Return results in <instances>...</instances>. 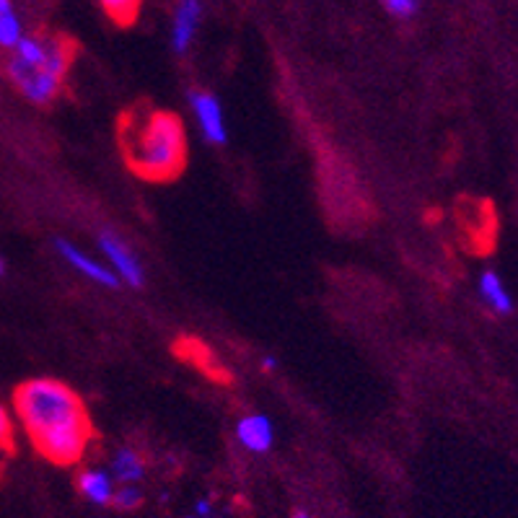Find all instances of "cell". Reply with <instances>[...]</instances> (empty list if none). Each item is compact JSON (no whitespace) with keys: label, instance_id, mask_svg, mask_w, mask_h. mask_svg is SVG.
I'll use <instances>...</instances> for the list:
<instances>
[{"label":"cell","instance_id":"8992f818","mask_svg":"<svg viewBox=\"0 0 518 518\" xmlns=\"http://www.w3.org/2000/svg\"><path fill=\"white\" fill-rule=\"evenodd\" d=\"M99 247H102L104 257L112 262L117 278L125 280L127 285H133V288L143 285V280H146L143 267H140L138 257L125 247V241H122L120 236L112 234V231H102V234H99Z\"/></svg>","mask_w":518,"mask_h":518},{"label":"cell","instance_id":"7c38bea8","mask_svg":"<svg viewBox=\"0 0 518 518\" xmlns=\"http://www.w3.org/2000/svg\"><path fill=\"white\" fill-rule=\"evenodd\" d=\"M112 474L120 485H138L146 474V462L135 449H117L112 456Z\"/></svg>","mask_w":518,"mask_h":518},{"label":"cell","instance_id":"8fae6325","mask_svg":"<svg viewBox=\"0 0 518 518\" xmlns=\"http://www.w3.org/2000/svg\"><path fill=\"white\" fill-rule=\"evenodd\" d=\"M78 490L94 506H112L114 482L109 472H102V469H83L78 474Z\"/></svg>","mask_w":518,"mask_h":518},{"label":"cell","instance_id":"6da1fadb","mask_svg":"<svg viewBox=\"0 0 518 518\" xmlns=\"http://www.w3.org/2000/svg\"><path fill=\"white\" fill-rule=\"evenodd\" d=\"M13 410L34 449L57 467L81 462L96 438L83 399L63 381H24L13 394Z\"/></svg>","mask_w":518,"mask_h":518},{"label":"cell","instance_id":"ac0fdd59","mask_svg":"<svg viewBox=\"0 0 518 518\" xmlns=\"http://www.w3.org/2000/svg\"><path fill=\"white\" fill-rule=\"evenodd\" d=\"M381 3L397 19H412L420 8V0H381Z\"/></svg>","mask_w":518,"mask_h":518},{"label":"cell","instance_id":"ba28073f","mask_svg":"<svg viewBox=\"0 0 518 518\" xmlns=\"http://www.w3.org/2000/svg\"><path fill=\"white\" fill-rule=\"evenodd\" d=\"M174 353H177L182 361L190 363V366L200 368L208 379L218 381V384H228V381H231V373L223 368V363L218 361V355H215L203 340H197V337H179L177 345H174Z\"/></svg>","mask_w":518,"mask_h":518},{"label":"cell","instance_id":"3957f363","mask_svg":"<svg viewBox=\"0 0 518 518\" xmlns=\"http://www.w3.org/2000/svg\"><path fill=\"white\" fill-rule=\"evenodd\" d=\"M8 52L6 73L13 86L39 107L55 102L76 60V45L60 34H24Z\"/></svg>","mask_w":518,"mask_h":518},{"label":"cell","instance_id":"2e32d148","mask_svg":"<svg viewBox=\"0 0 518 518\" xmlns=\"http://www.w3.org/2000/svg\"><path fill=\"white\" fill-rule=\"evenodd\" d=\"M143 503V493H140V487L135 485H122L114 490V498H112V506L117 511H135V508Z\"/></svg>","mask_w":518,"mask_h":518},{"label":"cell","instance_id":"9c48e42d","mask_svg":"<svg viewBox=\"0 0 518 518\" xmlns=\"http://www.w3.org/2000/svg\"><path fill=\"white\" fill-rule=\"evenodd\" d=\"M55 247H57V252H60V257H63L70 267H76L78 272H83V275H86L89 280H94V283L104 285V288H117V285H120L117 272L107 270L102 262H96V259H91L89 254H83L81 249L73 247L70 241L60 239Z\"/></svg>","mask_w":518,"mask_h":518},{"label":"cell","instance_id":"d6986e66","mask_svg":"<svg viewBox=\"0 0 518 518\" xmlns=\"http://www.w3.org/2000/svg\"><path fill=\"white\" fill-rule=\"evenodd\" d=\"M210 513V500H197L195 516H208Z\"/></svg>","mask_w":518,"mask_h":518},{"label":"cell","instance_id":"9a60e30c","mask_svg":"<svg viewBox=\"0 0 518 518\" xmlns=\"http://www.w3.org/2000/svg\"><path fill=\"white\" fill-rule=\"evenodd\" d=\"M99 3H102V8L107 11V16L114 24L130 26L138 19L140 3H143V0H99Z\"/></svg>","mask_w":518,"mask_h":518},{"label":"cell","instance_id":"44dd1931","mask_svg":"<svg viewBox=\"0 0 518 518\" xmlns=\"http://www.w3.org/2000/svg\"><path fill=\"white\" fill-rule=\"evenodd\" d=\"M293 518H311V516L304 511V508H298V511H293Z\"/></svg>","mask_w":518,"mask_h":518},{"label":"cell","instance_id":"5b68a950","mask_svg":"<svg viewBox=\"0 0 518 518\" xmlns=\"http://www.w3.org/2000/svg\"><path fill=\"white\" fill-rule=\"evenodd\" d=\"M203 21V0H177L171 13V47L177 55L190 50Z\"/></svg>","mask_w":518,"mask_h":518},{"label":"cell","instance_id":"5bb4252c","mask_svg":"<svg viewBox=\"0 0 518 518\" xmlns=\"http://www.w3.org/2000/svg\"><path fill=\"white\" fill-rule=\"evenodd\" d=\"M21 37H24V26H21L19 13L13 11L11 0H0V47L13 50Z\"/></svg>","mask_w":518,"mask_h":518},{"label":"cell","instance_id":"7402d4cb","mask_svg":"<svg viewBox=\"0 0 518 518\" xmlns=\"http://www.w3.org/2000/svg\"><path fill=\"white\" fill-rule=\"evenodd\" d=\"M3 272H6V265H3V259H0V275H3Z\"/></svg>","mask_w":518,"mask_h":518},{"label":"cell","instance_id":"ffe728a7","mask_svg":"<svg viewBox=\"0 0 518 518\" xmlns=\"http://www.w3.org/2000/svg\"><path fill=\"white\" fill-rule=\"evenodd\" d=\"M278 366V361H275V358H272V355H265V361H262V368H265V371H272V368Z\"/></svg>","mask_w":518,"mask_h":518},{"label":"cell","instance_id":"e0dca14e","mask_svg":"<svg viewBox=\"0 0 518 518\" xmlns=\"http://www.w3.org/2000/svg\"><path fill=\"white\" fill-rule=\"evenodd\" d=\"M13 454V420L11 412L0 405V464Z\"/></svg>","mask_w":518,"mask_h":518},{"label":"cell","instance_id":"7a4b0ae2","mask_svg":"<svg viewBox=\"0 0 518 518\" xmlns=\"http://www.w3.org/2000/svg\"><path fill=\"white\" fill-rule=\"evenodd\" d=\"M117 140L127 166L148 182H171L187 166V135L177 114L135 104L117 120Z\"/></svg>","mask_w":518,"mask_h":518},{"label":"cell","instance_id":"4fadbf2b","mask_svg":"<svg viewBox=\"0 0 518 518\" xmlns=\"http://www.w3.org/2000/svg\"><path fill=\"white\" fill-rule=\"evenodd\" d=\"M480 293H482V301H485L495 314H511L513 311V301H511V293L506 291V285L500 280L498 272L487 270L482 272L480 278Z\"/></svg>","mask_w":518,"mask_h":518},{"label":"cell","instance_id":"603a6c76","mask_svg":"<svg viewBox=\"0 0 518 518\" xmlns=\"http://www.w3.org/2000/svg\"><path fill=\"white\" fill-rule=\"evenodd\" d=\"M195 518H213V516H210V513H208V516H195Z\"/></svg>","mask_w":518,"mask_h":518},{"label":"cell","instance_id":"277c9868","mask_svg":"<svg viewBox=\"0 0 518 518\" xmlns=\"http://www.w3.org/2000/svg\"><path fill=\"white\" fill-rule=\"evenodd\" d=\"M456 221L462 239L472 252H490L495 247V236H498V213L490 200H474L464 197L456 205Z\"/></svg>","mask_w":518,"mask_h":518},{"label":"cell","instance_id":"30bf717a","mask_svg":"<svg viewBox=\"0 0 518 518\" xmlns=\"http://www.w3.org/2000/svg\"><path fill=\"white\" fill-rule=\"evenodd\" d=\"M236 438L247 451L252 454H265L272 449V441H275V430H272L270 417L267 415H247L241 417L239 425H236Z\"/></svg>","mask_w":518,"mask_h":518},{"label":"cell","instance_id":"52a82bcc","mask_svg":"<svg viewBox=\"0 0 518 518\" xmlns=\"http://www.w3.org/2000/svg\"><path fill=\"white\" fill-rule=\"evenodd\" d=\"M190 104L197 122H200V130H203L205 140H210V143H215V146H223V143L228 140V133H226V120H223L221 102H218L210 91L195 89L190 91Z\"/></svg>","mask_w":518,"mask_h":518}]
</instances>
